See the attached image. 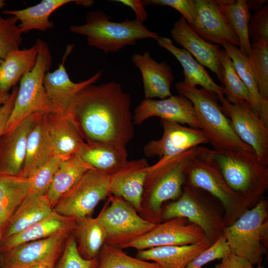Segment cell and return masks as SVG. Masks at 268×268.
<instances>
[{"mask_svg": "<svg viewBox=\"0 0 268 268\" xmlns=\"http://www.w3.org/2000/svg\"><path fill=\"white\" fill-rule=\"evenodd\" d=\"M73 235L77 244L78 253L84 259L98 258L100 250L106 243V232L99 216L75 219Z\"/></svg>", "mask_w": 268, "mask_h": 268, "instance_id": "obj_32", "label": "cell"}, {"mask_svg": "<svg viewBox=\"0 0 268 268\" xmlns=\"http://www.w3.org/2000/svg\"><path fill=\"white\" fill-rule=\"evenodd\" d=\"M35 45L28 49L15 50L0 63V93H8L35 65Z\"/></svg>", "mask_w": 268, "mask_h": 268, "instance_id": "obj_34", "label": "cell"}, {"mask_svg": "<svg viewBox=\"0 0 268 268\" xmlns=\"http://www.w3.org/2000/svg\"><path fill=\"white\" fill-rule=\"evenodd\" d=\"M76 220L56 212L49 217L37 222L19 233L0 241V253L20 244L46 238L65 230L73 231Z\"/></svg>", "mask_w": 268, "mask_h": 268, "instance_id": "obj_26", "label": "cell"}, {"mask_svg": "<svg viewBox=\"0 0 268 268\" xmlns=\"http://www.w3.org/2000/svg\"><path fill=\"white\" fill-rule=\"evenodd\" d=\"M152 117L200 129L192 103L180 94L163 99H144L134 110L133 122L134 125L139 126Z\"/></svg>", "mask_w": 268, "mask_h": 268, "instance_id": "obj_17", "label": "cell"}, {"mask_svg": "<svg viewBox=\"0 0 268 268\" xmlns=\"http://www.w3.org/2000/svg\"><path fill=\"white\" fill-rule=\"evenodd\" d=\"M35 45L37 50L35 65L20 80L14 106L4 134L13 130L23 120L33 113L49 114L52 112L43 81L45 74L51 67L52 57L50 47L45 41L38 38Z\"/></svg>", "mask_w": 268, "mask_h": 268, "instance_id": "obj_8", "label": "cell"}, {"mask_svg": "<svg viewBox=\"0 0 268 268\" xmlns=\"http://www.w3.org/2000/svg\"><path fill=\"white\" fill-rule=\"evenodd\" d=\"M31 184L30 178L0 174V230L1 233L24 201Z\"/></svg>", "mask_w": 268, "mask_h": 268, "instance_id": "obj_30", "label": "cell"}, {"mask_svg": "<svg viewBox=\"0 0 268 268\" xmlns=\"http://www.w3.org/2000/svg\"><path fill=\"white\" fill-rule=\"evenodd\" d=\"M42 113L28 116L0 139V174L20 175L26 153L29 134Z\"/></svg>", "mask_w": 268, "mask_h": 268, "instance_id": "obj_19", "label": "cell"}, {"mask_svg": "<svg viewBox=\"0 0 268 268\" xmlns=\"http://www.w3.org/2000/svg\"><path fill=\"white\" fill-rule=\"evenodd\" d=\"M175 87L179 94L192 103L200 129L207 137L213 149L254 152L234 131L229 119L218 104L215 93L202 88L189 87L183 82L176 83Z\"/></svg>", "mask_w": 268, "mask_h": 268, "instance_id": "obj_4", "label": "cell"}, {"mask_svg": "<svg viewBox=\"0 0 268 268\" xmlns=\"http://www.w3.org/2000/svg\"><path fill=\"white\" fill-rule=\"evenodd\" d=\"M145 5L165 6L172 7L179 12L189 24L194 19L195 13L194 0H143Z\"/></svg>", "mask_w": 268, "mask_h": 268, "instance_id": "obj_45", "label": "cell"}, {"mask_svg": "<svg viewBox=\"0 0 268 268\" xmlns=\"http://www.w3.org/2000/svg\"><path fill=\"white\" fill-rule=\"evenodd\" d=\"M212 244L208 241L183 246H166L138 251L136 257L151 261L161 268H186L202 251Z\"/></svg>", "mask_w": 268, "mask_h": 268, "instance_id": "obj_27", "label": "cell"}, {"mask_svg": "<svg viewBox=\"0 0 268 268\" xmlns=\"http://www.w3.org/2000/svg\"><path fill=\"white\" fill-rule=\"evenodd\" d=\"M203 147L197 146L173 156L160 158L149 166L139 213L142 218L155 224L163 222V204L180 196L190 164Z\"/></svg>", "mask_w": 268, "mask_h": 268, "instance_id": "obj_2", "label": "cell"}, {"mask_svg": "<svg viewBox=\"0 0 268 268\" xmlns=\"http://www.w3.org/2000/svg\"><path fill=\"white\" fill-rule=\"evenodd\" d=\"M54 154L66 159L77 154L85 143L68 114H45Z\"/></svg>", "mask_w": 268, "mask_h": 268, "instance_id": "obj_23", "label": "cell"}, {"mask_svg": "<svg viewBox=\"0 0 268 268\" xmlns=\"http://www.w3.org/2000/svg\"><path fill=\"white\" fill-rule=\"evenodd\" d=\"M73 47V45L67 47L58 67L52 72H47L44 76L43 84L51 106V113H67L77 94L87 86L95 83L102 75V71L100 70L85 80L79 82L71 81L65 64Z\"/></svg>", "mask_w": 268, "mask_h": 268, "instance_id": "obj_16", "label": "cell"}, {"mask_svg": "<svg viewBox=\"0 0 268 268\" xmlns=\"http://www.w3.org/2000/svg\"><path fill=\"white\" fill-rule=\"evenodd\" d=\"M222 46L250 94L251 107L268 126V100L264 99L260 94L257 81L249 57L243 53L237 46L229 44H224Z\"/></svg>", "mask_w": 268, "mask_h": 268, "instance_id": "obj_29", "label": "cell"}, {"mask_svg": "<svg viewBox=\"0 0 268 268\" xmlns=\"http://www.w3.org/2000/svg\"><path fill=\"white\" fill-rule=\"evenodd\" d=\"M214 268H257L249 261L232 253L221 259Z\"/></svg>", "mask_w": 268, "mask_h": 268, "instance_id": "obj_47", "label": "cell"}, {"mask_svg": "<svg viewBox=\"0 0 268 268\" xmlns=\"http://www.w3.org/2000/svg\"><path fill=\"white\" fill-rule=\"evenodd\" d=\"M249 58L260 94L268 100V44H251Z\"/></svg>", "mask_w": 268, "mask_h": 268, "instance_id": "obj_40", "label": "cell"}, {"mask_svg": "<svg viewBox=\"0 0 268 268\" xmlns=\"http://www.w3.org/2000/svg\"><path fill=\"white\" fill-rule=\"evenodd\" d=\"M110 195L109 176L90 169L61 198L53 209L75 219L90 216L99 202Z\"/></svg>", "mask_w": 268, "mask_h": 268, "instance_id": "obj_11", "label": "cell"}, {"mask_svg": "<svg viewBox=\"0 0 268 268\" xmlns=\"http://www.w3.org/2000/svg\"><path fill=\"white\" fill-rule=\"evenodd\" d=\"M156 41L160 46L171 53L181 64L185 77L183 82L185 85L191 87L200 85L202 88L214 92L218 97L224 96V87L217 85L204 67L187 51L176 47L168 38L159 36Z\"/></svg>", "mask_w": 268, "mask_h": 268, "instance_id": "obj_25", "label": "cell"}, {"mask_svg": "<svg viewBox=\"0 0 268 268\" xmlns=\"http://www.w3.org/2000/svg\"><path fill=\"white\" fill-rule=\"evenodd\" d=\"M9 96L8 93H0V106L8 99Z\"/></svg>", "mask_w": 268, "mask_h": 268, "instance_id": "obj_50", "label": "cell"}, {"mask_svg": "<svg viewBox=\"0 0 268 268\" xmlns=\"http://www.w3.org/2000/svg\"><path fill=\"white\" fill-rule=\"evenodd\" d=\"M97 268H161L155 262L128 255L122 249L105 243L99 256Z\"/></svg>", "mask_w": 268, "mask_h": 268, "instance_id": "obj_37", "label": "cell"}, {"mask_svg": "<svg viewBox=\"0 0 268 268\" xmlns=\"http://www.w3.org/2000/svg\"><path fill=\"white\" fill-rule=\"evenodd\" d=\"M150 165L144 158L128 161L109 176L110 194L130 203L139 213L144 185Z\"/></svg>", "mask_w": 268, "mask_h": 268, "instance_id": "obj_21", "label": "cell"}, {"mask_svg": "<svg viewBox=\"0 0 268 268\" xmlns=\"http://www.w3.org/2000/svg\"><path fill=\"white\" fill-rule=\"evenodd\" d=\"M161 124L163 128L161 138L149 141L143 148L144 154L147 157H171L209 143L207 137L201 129L165 120H161Z\"/></svg>", "mask_w": 268, "mask_h": 268, "instance_id": "obj_15", "label": "cell"}, {"mask_svg": "<svg viewBox=\"0 0 268 268\" xmlns=\"http://www.w3.org/2000/svg\"><path fill=\"white\" fill-rule=\"evenodd\" d=\"M64 159L54 155L47 163L35 171L29 178L30 187L25 200L46 195L59 165Z\"/></svg>", "mask_w": 268, "mask_h": 268, "instance_id": "obj_39", "label": "cell"}, {"mask_svg": "<svg viewBox=\"0 0 268 268\" xmlns=\"http://www.w3.org/2000/svg\"><path fill=\"white\" fill-rule=\"evenodd\" d=\"M45 114H41L29 134L25 158L20 175L23 177L29 178L54 155Z\"/></svg>", "mask_w": 268, "mask_h": 268, "instance_id": "obj_24", "label": "cell"}, {"mask_svg": "<svg viewBox=\"0 0 268 268\" xmlns=\"http://www.w3.org/2000/svg\"><path fill=\"white\" fill-rule=\"evenodd\" d=\"M207 241L199 226L185 218L177 217L156 224L150 231L122 249L132 248L140 251L161 246L196 244Z\"/></svg>", "mask_w": 268, "mask_h": 268, "instance_id": "obj_14", "label": "cell"}, {"mask_svg": "<svg viewBox=\"0 0 268 268\" xmlns=\"http://www.w3.org/2000/svg\"><path fill=\"white\" fill-rule=\"evenodd\" d=\"M5 5V1L0 0V8H2Z\"/></svg>", "mask_w": 268, "mask_h": 268, "instance_id": "obj_52", "label": "cell"}, {"mask_svg": "<svg viewBox=\"0 0 268 268\" xmlns=\"http://www.w3.org/2000/svg\"><path fill=\"white\" fill-rule=\"evenodd\" d=\"M232 254L253 266L261 264L268 247V202L264 198L222 231Z\"/></svg>", "mask_w": 268, "mask_h": 268, "instance_id": "obj_6", "label": "cell"}, {"mask_svg": "<svg viewBox=\"0 0 268 268\" xmlns=\"http://www.w3.org/2000/svg\"><path fill=\"white\" fill-rule=\"evenodd\" d=\"M123 198L110 195L98 215L106 232L105 243L122 249L156 226V224L144 219Z\"/></svg>", "mask_w": 268, "mask_h": 268, "instance_id": "obj_10", "label": "cell"}, {"mask_svg": "<svg viewBox=\"0 0 268 268\" xmlns=\"http://www.w3.org/2000/svg\"><path fill=\"white\" fill-rule=\"evenodd\" d=\"M217 200L199 188L185 184L180 196L162 208L163 221L183 217L199 226L208 240L214 243L226 226L224 209Z\"/></svg>", "mask_w": 268, "mask_h": 268, "instance_id": "obj_7", "label": "cell"}, {"mask_svg": "<svg viewBox=\"0 0 268 268\" xmlns=\"http://www.w3.org/2000/svg\"><path fill=\"white\" fill-rule=\"evenodd\" d=\"M131 107L130 94L113 81L84 88L67 113L86 143L126 147L134 134Z\"/></svg>", "mask_w": 268, "mask_h": 268, "instance_id": "obj_1", "label": "cell"}, {"mask_svg": "<svg viewBox=\"0 0 268 268\" xmlns=\"http://www.w3.org/2000/svg\"><path fill=\"white\" fill-rule=\"evenodd\" d=\"M72 230L25 243L0 253V268H31L53 266L60 258Z\"/></svg>", "mask_w": 268, "mask_h": 268, "instance_id": "obj_13", "label": "cell"}, {"mask_svg": "<svg viewBox=\"0 0 268 268\" xmlns=\"http://www.w3.org/2000/svg\"><path fill=\"white\" fill-rule=\"evenodd\" d=\"M206 147L194 158L185 184L200 189L217 200L224 209L226 226L233 223L249 207L245 200L228 185L216 165L205 154Z\"/></svg>", "mask_w": 268, "mask_h": 268, "instance_id": "obj_9", "label": "cell"}, {"mask_svg": "<svg viewBox=\"0 0 268 268\" xmlns=\"http://www.w3.org/2000/svg\"><path fill=\"white\" fill-rule=\"evenodd\" d=\"M206 156L217 167L228 185L249 208L264 198L268 189V166L255 152L206 148Z\"/></svg>", "mask_w": 268, "mask_h": 268, "instance_id": "obj_3", "label": "cell"}, {"mask_svg": "<svg viewBox=\"0 0 268 268\" xmlns=\"http://www.w3.org/2000/svg\"><path fill=\"white\" fill-rule=\"evenodd\" d=\"M257 268H263V266H262L261 264H260V265H258V267H257Z\"/></svg>", "mask_w": 268, "mask_h": 268, "instance_id": "obj_53", "label": "cell"}, {"mask_svg": "<svg viewBox=\"0 0 268 268\" xmlns=\"http://www.w3.org/2000/svg\"><path fill=\"white\" fill-rule=\"evenodd\" d=\"M74 0H43L40 3L24 9L5 10L3 13L15 17L22 33L32 30L45 31L52 29L53 23L49 20L56 9Z\"/></svg>", "mask_w": 268, "mask_h": 268, "instance_id": "obj_33", "label": "cell"}, {"mask_svg": "<svg viewBox=\"0 0 268 268\" xmlns=\"http://www.w3.org/2000/svg\"><path fill=\"white\" fill-rule=\"evenodd\" d=\"M90 169L78 154L64 159L59 165L45 195L53 208L61 198Z\"/></svg>", "mask_w": 268, "mask_h": 268, "instance_id": "obj_35", "label": "cell"}, {"mask_svg": "<svg viewBox=\"0 0 268 268\" xmlns=\"http://www.w3.org/2000/svg\"><path fill=\"white\" fill-rule=\"evenodd\" d=\"M268 0H247V4L249 10H258Z\"/></svg>", "mask_w": 268, "mask_h": 268, "instance_id": "obj_49", "label": "cell"}, {"mask_svg": "<svg viewBox=\"0 0 268 268\" xmlns=\"http://www.w3.org/2000/svg\"><path fill=\"white\" fill-rule=\"evenodd\" d=\"M231 29L238 37L240 50L249 57L251 43L248 25L251 18L246 0H216Z\"/></svg>", "mask_w": 268, "mask_h": 268, "instance_id": "obj_36", "label": "cell"}, {"mask_svg": "<svg viewBox=\"0 0 268 268\" xmlns=\"http://www.w3.org/2000/svg\"><path fill=\"white\" fill-rule=\"evenodd\" d=\"M195 13L190 27L201 38L223 46H239L238 37L227 23L216 0H194Z\"/></svg>", "mask_w": 268, "mask_h": 268, "instance_id": "obj_18", "label": "cell"}, {"mask_svg": "<svg viewBox=\"0 0 268 268\" xmlns=\"http://www.w3.org/2000/svg\"><path fill=\"white\" fill-rule=\"evenodd\" d=\"M55 212L46 196L25 200L2 231L0 240L20 232Z\"/></svg>", "mask_w": 268, "mask_h": 268, "instance_id": "obj_31", "label": "cell"}, {"mask_svg": "<svg viewBox=\"0 0 268 268\" xmlns=\"http://www.w3.org/2000/svg\"><path fill=\"white\" fill-rule=\"evenodd\" d=\"M98 258L88 260L79 255L72 233L67 240L63 252L55 268H97Z\"/></svg>", "mask_w": 268, "mask_h": 268, "instance_id": "obj_42", "label": "cell"}, {"mask_svg": "<svg viewBox=\"0 0 268 268\" xmlns=\"http://www.w3.org/2000/svg\"><path fill=\"white\" fill-rule=\"evenodd\" d=\"M78 154L93 169L109 176L128 161L126 147L110 144L85 142Z\"/></svg>", "mask_w": 268, "mask_h": 268, "instance_id": "obj_28", "label": "cell"}, {"mask_svg": "<svg viewBox=\"0 0 268 268\" xmlns=\"http://www.w3.org/2000/svg\"><path fill=\"white\" fill-rule=\"evenodd\" d=\"M18 86L13 87L8 99L0 106V139L4 134L6 125L12 111Z\"/></svg>", "mask_w": 268, "mask_h": 268, "instance_id": "obj_46", "label": "cell"}, {"mask_svg": "<svg viewBox=\"0 0 268 268\" xmlns=\"http://www.w3.org/2000/svg\"><path fill=\"white\" fill-rule=\"evenodd\" d=\"M175 42L202 66L206 67L222 81L221 50L217 44L208 43L199 36L182 16L174 24L170 31Z\"/></svg>", "mask_w": 268, "mask_h": 268, "instance_id": "obj_20", "label": "cell"}, {"mask_svg": "<svg viewBox=\"0 0 268 268\" xmlns=\"http://www.w3.org/2000/svg\"><path fill=\"white\" fill-rule=\"evenodd\" d=\"M132 62L140 71L145 99H163L171 96V87L174 76L171 67L166 62L158 63L148 52L134 54Z\"/></svg>", "mask_w": 268, "mask_h": 268, "instance_id": "obj_22", "label": "cell"}, {"mask_svg": "<svg viewBox=\"0 0 268 268\" xmlns=\"http://www.w3.org/2000/svg\"><path fill=\"white\" fill-rule=\"evenodd\" d=\"M251 44H268V5H264L251 16L248 25Z\"/></svg>", "mask_w": 268, "mask_h": 268, "instance_id": "obj_44", "label": "cell"}, {"mask_svg": "<svg viewBox=\"0 0 268 268\" xmlns=\"http://www.w3.org/2000/svg\"><path fill=\"white\" fill-rule=\"evenodd\" d=\"M110 19L109 16L100 10L91 11L87 14L84 24L71 25L69 29L72 33L86 36L89 46L106 54L134 45L138 40L150 38L157 40L160 36L136 19L122 22Z\"/></svg>", "mask_w": 268, "mask_h": 268, "instance_id": "obj_5", "label": "cell"}, {"mask_svg": "<svg viewBox=\"0 0 268 268\" xmlns=\"http://www.w3.org/2000/svg\"><path fill=\"white\" fill-rule=\"evenodd\" d=\"M131 8L134 12L136 20L143 23L147 18V13L144 5L139 0H114Z\"/></svg>", "mask_w": 268, "mask_h": 268, "instance_id": "obj_48", "label": "cell"}, {"mask_svg": "<svg viewBox=\"0 0 268 268\" xmlns=\"http://www.w3.org/2000/svg\"><path fill=\"white\" fill-rule=\"evenodd\" d=\"M222 78L221 83L225 90L224 96L229 100L240 99L251 106L250 94L237 73L231 59L224 50H221Z\"/></svg>", "mask_w": 268, "mask_h": 268, "instance_id": "obj_38", "label": "cell"}, {"mask_svg": "<svg viewBox=\"0 0 268 268\" xmlns=\"http://www.w3.org/2000/svg\"><path fill=\"white\" fill-rule=\"evenodd\" d=\"M1 231L0 230V240H1Z\"/></svg>", "mask_w": 268, "mask_h": 268, "instance_id": "obj_54", "label": "cell"}, {"mask_svg": "<svg viewBox=\"0 0 268 268\" xmlns=\"http://www.w3.org/2000/svg\"><path fill=\"white\" fill-rule=\"evenodd\" d=\"M218 99L237 136L268 166V126L247 101H229L225 96L218 97Z\"/></svg>", "mask_w": 268, "mask_h": 268, "instance_id": "obj_12", "label": "cell"}, {"mask_svg": "<svg viewBox=\"0 0 268 268\" xmlns=\"http://www.w3.org/2000/svg\"><path fill=\"white\" fill-rule=\"evenodd\" d=\"M17 18L13 16L3 17L0 14V60L2 61L11 52L19 49L22 43V32Z\"/></svg>", "mask_w": 268, "mask_h": 268, "instance_id": "obj_41", "label": "cell"}, {"mask_svg": "<svg viewBox=\"0 0 268 268\" xmlns=\"http://www.w3.org/2000/svg\"><path fill=\"white\" fill-rule=\"evenodd\" d=\"M231 253L228 243L221 235L214 243L199 254L186 268H202L208 263L222 259Z\"/></svg>", "mask_w": 268, "mask_h": 268, "instance_id": "obj_43", "label": "cell"}, {"mask_svg": "<svg viewBox=\"0 0 268 268\" xmlns=\"http://www.w3.org/2000/svg\"><path fill=\"white\" fill-rule=\"evenodd\" d=\"M31 268H55V266H40L33 267Z\"/></svg>", "mask_w": 268, "mask_h": 268, "instance_id": "obj_51", "label": "cell"}]
</instances>
